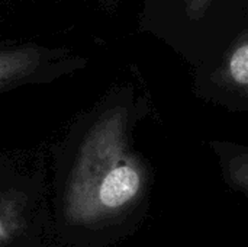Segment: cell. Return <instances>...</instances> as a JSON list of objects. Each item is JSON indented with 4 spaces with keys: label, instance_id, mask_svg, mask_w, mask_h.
Segmentation results:
<instances>
[{
    "label": "cell",
    "instance_id": "3",
    "mask_svg": "<svg viewBox=\"0 0 248 247\" xmlns=\"http://www.w3.org/2000/svg\"><path fill=\"white\" fill-rule=\"evenodd\" d=\"M225 170L230 182L248 195V153L230 157L225 163Z\"/></svg>",
    "mask_w": 248,
    "mask_h": 247
},
{
    "label": "cell",
    "instance_id": "4",
    "mask_svg": "<svg viewBox=\"0 0 248 247\" xmlns=\"http://www.w3.org/2000/svg\"><path fill=\"white\" fill-rule=\"evenodd\" d=\"M9 237H10V230L6 227L4 223L0 221V243H1V242H6Z\"/></svg>",
    "mask_w": 248,
    "mask_h": 247
},
{
    "label": "cell",
    "instance_id": "2",
    "mask_svg": "<svg viewBox=\"0 0 248 247\" xmlns=\"http://www.w3.org/2000/svg\"><path fill=\"white\" fill-rule=\"evenodd\" d=\"M219 71L230 87L248 96V32L232 45Z\"/></svg>",
    "mask_w": 248,
    "mask_h": 247
},
{
    "label": "cell",
    "instance_id": "5",
    "mask_svg": "<svg viewBox=\"0 0 248 247\" xmlns=\"http://www.w3.org/2000/svg\"><path fill=\"white\" fill-rule=\"evenodd\" d=\"M195 4H202V1H205V0H192Z\"/></svg>",
    "mask_w": 248,
    "mask_h": 247
},
{
    "label": "cell",
    "instance_id": "1",
    "mask_svg": "<svg viewBox=\"0 0 248 247\" xmlns=\"http://www.w3.org/2000/svg\"><path fill=\"white\" fill-rule=\"evenodd\" d=\"M142 188V172L140 166L122 157L119 151L110 159L106 170L99 175V182L76 195L73 214L78 218H93L113 214L129 205Z\"/></svg>",
    "mask_w": 248,
    "mask_h": 247
}]
</instances>
